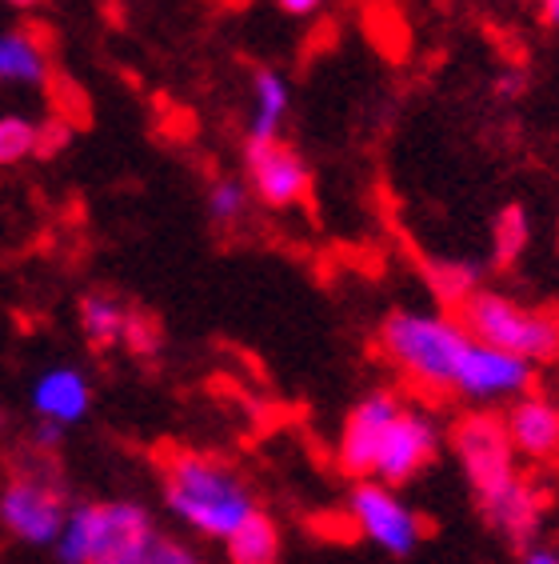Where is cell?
<instances>
[{"mask_svg":"<svg viewBox=\"0 0 559 564\" xmlns=\"http://www.w3.org/2000/svg\"><path fill=\"white\" fill-rule=\"evenodd\" d=\"M0 429H4V409H0Z\"/></svg>","mask_w":559,"mask_h":564,"instance_id":"cell-31","label":"cell"},{"mask_svg":"<svg viewBox=\"0 0 559 564\" xmlns=\"http://www.w3.org/2000/svg\"><path fill=\"white\" fill-rule=\"evenodd\" d=\"M0 4H9V9H17V12H33V9H41L44 0H0Z\"/></svg>","mask_w":559,"mask_h":564,"instance_id":"cell-30","label":"cell"},{"mask_svg":"<svg viewBox=\"0 0 559 564\" xmlns=\"http://www.w3.org/2000/svg\"><path fill=\"white\" fill-rule=\"evenodd\" d=\"M328 0H276L280 12H288V17H316Z\"/></svg>","mask_w":559,"mask_h":564,"instance_id":"cell-27","label":"cell"},{"mask_svg":"<svg viewBox=\"0 0 559 564\" xmlns=\"http://www.w3.org/2000/svg\"><path fill=\"white\" fill-rule=\"evenodd\" d=\"M504 424L519 460L551 465L559 460V401L548 392H524L504 404Z\"/></svg>","mask_w":559,"mask_h":564,"instance_id":"cell-12","label":"cell"},{"mask_svg":"<svg viewBox=\"0 0 559 564\" xmlns=\"http://www.w3.org/2000/svg\"><path fill=\"white\" fill-rule=\"evenodd\" d=\"M539 17L548 29H559V0H539Z\"/></svg>","mask_w":559,"mask_h":564,"instance_id":"cell-29","label":"cell"},{"mask_svg":"<svg viewBox=\"0 0 559 564\" xmlns=\"http://www.w3.org/2000/svg\"><path fill=\"white\" fill-rule=\"evenodd\" d=\"M404 397L392 389H376L360 397V401L348 409L344 424H340V436H336V460L352 480H368L372 468H376V453L384 433L392 429V421L404 409Z\"/></svg>","mask_w":559,"mask_h":564,"instance_id":"cell-11","label":"cell"},{"mask_svg":"<svg viewBox=\"0 0 559 564\" xmlns=\"http://www.w3.org/2000/svg\"><path fill=\"white\" fill-rule=\"evenodd\" d=\"M76 321H80V333H85L88 345L97 352H112V348L124 345L132 308L112 293H85L76 304Z\"/></svg>","mask_w":559,"mask_h":564,"instance_id":"cell-16","label":"cell"},{"mask_svg":"<svg viewBox=\"0 0 559 564\" xmlns=\"http://www.w3.org/2000/svg\"><path fill=\"white\" fill-rule=\"evenodd\" d=\"M448 445H452L463 480H468V489L475 492L480 505L524 477L519 456H516V448H512V436H507L504 413H492V409L463 413L460 421L452 424Z\"/></svg>","mask_w":559,"mask_h":564,"instance_id":"cell-6","label":"cell"},{"mask_svg":"<svg viewBox=\"0 0 559 564\" xmlns=\"http://www.w3.org/2000/svg\"><path fill=\"white\" fill-rule=\"evenodd\" d=\"M519 564H559V549H551V544H531V549H524Z\"/></svg>","mask_w":559,"mask_h":564,"instance_id":"cell-28","label":"cell"},{"mask_svg":"<svg viewBox=\"0 0 559 564\" xmlns=\"http://www.w3.org/2000/svg\"><path fill=\"white\" fill-rule=\"evenodd\" d=\"M524 88H527V73H524V68H504V73L495 76V97H500V100L524 97Z\"/></svg>","mask_w":559,"mask_h":564,"instance_id":"cell-26","label":"cell"},{"mask_svg":"<svg viewBox=\"0 0 559 564\" xmlns=\"http://www.w3.org/2000/svg\"><path fill=\"white\" fill-rule=\"evenodd\" d=\"M48 80V48L29 29L0 33V85H44Z\"/></svg>","mask_w":559,"mask_h":564,"instance_id":"cell-17","label":"cell"},{"mask_svg":"<svg viewBox=\"0 0 559 564\" xmlns=\"http://www.w3.org/2000/svg\"><path fill=\"white\" fill-rule=\"evenodd\" d=\"M484 521L492 524L507 544L516 549H531V541L544 529V517H548V497L539 489L536 480L519 477L516 485H507L504 492H495L492 500L480 505Z\"/></svg>","mask_w":559,"mask_h":564,"instance_id":"cell-13","label":"cell"},{"mask_svg":"<svg viewBox=\"0 0 559 564\" xmlns=\"http://www.w3.org/2000/svg\"><path fill=\"white\" fill-rule=\"evenodd\" d=\"M244 181L260 205L268 208H296L313 196V169L284 137L244 141Z\"/></svg>","mask_w":559,"mask_h":564,"instance_id":"cell-10","label":"cell"},{"mask_svg":"<svg viewBox=\"0 0 559 564\" xmlns=\"http://www.w3.org/2000/svg\"><path fill=\"white\" fill-rule=\"evenodd\" d=\"M36 152H41V124L21 112H4L0 117V169L24 164Z\"/></svg>","mask_w":559,"mask_h":564,"instance_id":"cell-21","label":"cell"},{"mask_svg":"<svg viewBox=\"0 0 559 564\" xmlns=\"http://www.w3.org/2000/svg\"><path fill=\"white\" fill-rule=\"evenodd\" d=\"M65 424H56V421H41L36 416L33 421V433H29V445H33V453H41V456H53L56 448L65 445Z\"/></svg>","mask_w":559,"mask_h":564,"instance_id":"cell-25","label":"cell"},{"mask_svg":"<svg viewBox=\"0 0 559 564\" xmlns=\"http://www.w3.org/2000/svg\"><path fill=\"white\" fill-rule=\"evenodd\" d=\"M292 112V88L276 68L252 73V109H248V141H280Z\"/></svg>","mask_w":559,"mask_h":564,"instance_id":"cell-15","label":"cell"},{"mask_svg":"<svg viewBox=\"0 0 559 564\" xmlns=\"http://www.w3.org/2000/svg\"><path fill=\"white\" fill-rule=\"evenodd\" d=\"M132 564H205V561L196 556V549H188V544L168 536V532H152Z\"/></svg>","mask_w":559,"mask_h":564,"instance_id":"cell-23","label":"cell"},{"mask_svg":"<svg viewBox=\"0 0 559 564\" xmlns=\"http://www.w3.org/2000/svg\"><path fill=\"white\" fill-rule=\"evenodd\" d=\"M124 348H132L136 357H156L161 352V325L144 313H132L129 333H124Z\"/></svg>","mask_w":559,"mask_h":564,"instance_id":"cell-24","label":"cell"},{"mask_svg":"<svg viewBox=\"0 0 559 564\" xmlns=\"http://www.w3.org/2000/svg\"><path fill=\"white\" fill-rule=\"evenodd\" d=\"M68 492L48 460L17 465L0 485V529L29 549H53L68 521Z\"/></svg>","mask_w":559,"mask_h":564,"instance_id":"cell-5","label":"cell"},{"mask_svg":"<svg viewBox=\"0 0 559 564\" xmlns=\"http://www.w3.org/2000/svg\"><path fill=\"white\" fill-rule=\"evenodd\" d=\"M280 549H284V541H280V529L268 512H256L224 541V553L232 564H280Z\"/></svg>","mask_w":559,"mask_h":564,"instance_id":"cell-18","label":"cell"},{"mask_svg":"<svg viewBox=\"0 0 559 564\" xmlns=\"http://www.w3.org/2000/svg\"><path fill=\"white\" fill-rule=\"evenodd\" d=\"M380 357L408 380L412 389L431 397H452V380L472 333L456 313L443 308H396L380 321Z\"/></svg>","mask_w":559,"mask_h":564,"instance_id":"cell-2","label":"cell"},{"mask_svg":"<svg viewBox=\"0 0 559 564\" xmlns=\"http://www.w3.org/2000/svg\"><path fill=\"white\" fill-rule=\"evenodd\" d=\"M156 524L136 500H85L68 509L53 553L61 564H132Z\"/></svg>","mask_w":559,"mask_h":564,"instance_id":"cell-3","label":"cell"},{"mask_svg":"<svg viewBox=\"0 0 559 564\" xmlns=\"http://www.w3.org/2000/svg\"><path fill=\"white\" fill-rule=\"evenodd\" d=\"M248 205H252V188H248V181H237V176H220L205 193L208 220H216V225H237L248 213Z\"/></svg>","mask_w":559,"mask_h":564,"instance_id":"cell-22","label":"cell"},{"mask_svg":"<svg viewBox=\"0 0 559 564\" xmlns=\"http://www.w3.org/2000/svg\"><path fill=\"white\" fill-rule=\"evenodd\" d=\"M456 316L475 340L507 348L531 360L536 369L559 360V308H539V304H524L495 289H480Z\"/></svg>","mask_w":559,"mask_h":564,"instance_id":"cell-4","label":"cell"},{"mask_svg":"<svg viewBox=\"0 0 559 564\" xmlns=\"http://www.w3.org/2000/svg\"><path fill=\"white\" fill-rule=\"evenodd\" d=\"M527 240H531V220H527L524 205H504L492 220V261L500 269L516 264L527 252Z\"/></svg>","mask_w":559,"mask_h":564,"instance_id":"cell-20","label":"cell"},{"mask_svg":"<svg viewBox=\"0 0 559 564\" xmlns=\"http://www.w3.org/2000/svg\"><path fill=\"white\" fill-rule=\"evenodd\" d=\"M29 401H33V413L41 421H56L73 429L92 409V384L76 365H53V369L36 372Z\"/></svg>","mask_w":559,"mask_h":564,"instance_id":"cell-14","label":"cell"},{"mask_svg":"<svg viewBox=\"0 0 559 564\" xmlns=\"http://www.w3.org/2000/svg\"><path fill=\"white\" fill-rule=\"evenodd\" d=\"M424 276H428L431 296H436L443 308H456V313L480 293V269L468 261H431V264H424Z\"/></svg>","mask_w":559,"mask_h":564,"instance_id":"cell-19","label":"cell"},{"mask_svg":"<svg viewBox=\"0 0 559 564\" xmlns=\"http://www.w3.org/2000/svg\"><path fill=\"white\" fill-rule=\"evenodd\" d=\"M161 497L176 521L205 541H228L260 512V500L237 468L212 453L176 448L161 460Z\"/></svg>","mask_w":559,"mask_h":564,"instance_id":"cell-1","label":"cell"},{"mask_svg":"<svg viewBox=\"0 0 559 564\" xmlns=\"http://www.w3.org/2000/svg\"><path fill=\"white\" fill-rule=\"evenodd\" d=\"M443 433L436 416L424 413L419 404H404L399 416L392 421V429L380 441L376 468L368 480H380V485H392V489H404L408 480H416L424 468L440 456Z\"/></svg>","mask_w":559,"mask_h":564,"instance_id":"cell-9","label":"cell"},{"mask_svg":"<svg viewBox=\"0 0 559 564\" xmlns=\"http://www.w3.org/2000/svg\"><path fill=\"white\" fill-rule=\"evenodd\" d=\"M348 521L372 549L384 556H412L428 536V521L399 497V489L380 485V480H355L348 492Z\"/></svg>","mask_w":559,"mask_h":564,"instance_id":"cell-7","label":"cell"},{"mask_svg":"<svg viewBox=\"0 0 559 564\" xmlns=\"http://www.w3.org/2000/svg\"><path fill=\"white\" fill-rule=\"evenodd\" d=\"M531 384H536V365L531 360L472 337L460 369H456L452 397L468 401L472 409H495V404H512L516 397L531 392Z\"/></svg>","mask_w":559,"mask_h":564,"instance_id":"cell-8","label":"cell"}]
</instances>
